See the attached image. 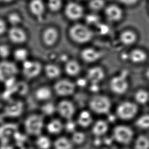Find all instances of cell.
<instances>
[{
	"label": "cell",
	"mask_w": 149,
	"mask_h": 149,
	"mask_svg": "<svg viewBox=\"0 0 149 149\" xmlns=\"http://www.w3.org/2000/svg\"><path fill=\"white\" fill-rule=\"evenodd\" d=\"M69 35L74 42L79 44L86 43L91 40L93 33L87 26L82 24L74 25L69 30Z\"/></svg>",
	"instance_id": "obj_1"
},
{
	"label": "cell",
	"mask_w": 149,
	"mask_h": 149,
	"mask_svg": "<svg viewBox=\"0 0 149 149\" xmlns=\"http://www.w3.org/2000/svg\"><path fill=\"white\" fill-rule=\"evenodd\" d=\"M89 107L94 113L98 114H107L111 107V102L108 97L104 95L95 96L90 100Z\"/></svg>",
	"instance_id": "obj_2"
},
{
	"label": "cell",
	"mask_w": 149,
	"mask_h": 149,
	"mask_svg": "<svg viewBox=\"0 0 149 149\" xmlns=\"http://www.w3.org/2000/svg\"><path fill=\"white\" fill-rule=\"evenodd\" d=\"M43 125V118L39 115H31L26 118L24 123L26 132L33 135H38L40 134Z\"/></svg>",
	"instance_id": "obj_3"
},
{
	"label": "cell",
	"mask_w": 149,
	"mask_h": 149,
	"mask_svg": "<svg viewBox=\"0 0 149 149\" xmlns=\"http://www.w3.org/2000/svg\"><path fill=\"white\" fill-rule=\"evenodd\" d=\"M133 136V131L126 126H118L113 130V137L119 143L128 144L131 142Z\"/></svg>",
	"instance_id": "obj_4"
},
{
	"label": "cell",
	"mask_w": 149,
	"mask_h": 149,
	"mask_svg": "<svg viewBox=\"0 0 149 149\" xmlns=\"http://www.w3.org/2000/svg\"><path fill=\"white\" fill-rule=\"evenodd\" d=\"M137 112L136 105L130 102L121 103L118 107L117 113L118 116L124 120L132 119Z\"/></svg>",
	"instance_id": "obj_5"
},
{
	"label": "cell",
	"mask_w": 149,
	"mask_h": 149,
	"mask_svg": "<svg viewBox=\"0 0 149 149\" xmlns=\"http://www.w3.org/2000/svg\"><path fill=\"white\" fill-rule=\"evenodd\" d=\"M75 85L67 79H61L54 85V90L56 94L61 96H67L74 92Z\"/></svg>",
	"instance_id": "obj_6"
},
{
	"label": "cell",
	"mask_w": 149,
	"mask_h": 149,
	"mask_svg": "<svg viewBox=\"0 0 149 149\" xmlns=\"http://www.w3.org/2000/svg\"><path fill=\"white\" fill-rule=\"evenodd\" d=\"M109 85L111 90L118 95L124 94L128 89V83L125 77L122 75L113 77L111 79Z\"/></svg>",
	"instance_id": "obj_7"
},
{
	"label": "cell",
	"mask_w": 149,
	"mask_h": 149,
	"mask_svg": "<svg viewBox=\"0 0 149 149\" xmlns=\"http://www.w3.org/2000/svg\"><path fill=\"white\" fill-rule=\"evenodd\" d=\"M42 70V65L36 61L26 60L23 63V72L29 79H33L38 76Z\"/></svg>",
	"instance_id": "obj_8"
},
{
	"label": "cell",
	"mask_w": 149,
	"mask_h": 149,
	"mask_svg": "<svg viewBox=\"0 0 149 149\" xmlns=\"http://www.w3.org/2000/svg\"><path fill=\"white\" fill-rule=\"evenodd\" d=\"M18 70L14 63L7 61L0 63V81H5L11 77H14Z\"/></svg>",
	"instance_id": "obj_9"
},
{
	"label": "cell",
	"mask_w": 149,
	"mask_h": 149,
	"mask_svg": "<svg viewBox=\"0 0 149 149\" xmlns=\"http://www.w3.org/2000/svg\"><path fill=\"white\" fill-rule=\"evenodd\" d=\"M56 111L61 116L69 120L74 114V105L69 101H61L56 107Z\"/></svg>",
	"instance_id": "obj_10"
},
{
	"label": "cell",
	"mask_w": 149,
	"mask_h": 149,
	"mask_svg": "<svg viewBox=\"0 0 149 149\" xmlns=\"http://www.w3.org/2000/svg\"><path fill=\"white\" fill-rule=\"evenodd\" d=\"M83 8L76 3H70L65 9V13L68 18L71 20H77L83 16Z\"/></svg>",
	"instance_id": "obj_11"
},
{
	"label": "cell",
	"mask_w": 149,
	"mask_h": 149,
	"mask_svg": "<svg viewBox=\"0 0 149 149\" xmlns=\"http://www.w3.org/2000/svg\"><path fill=\"white\" fill-rule=\"evenodd\" d=\"M105 73L103 69L99 66L92 67L87 73V78L93 84L100 83L104 78Z\"/></svg>",
	"instance_id": "obj_12"
},
{
	"label": "cell",
	"mask_w": 149,
	"mask_h": 149,
	"mask_svg": "<svg viewBox=\"0 0 149 149\" xmlns=\"http://www.w3.org/2000/svg\"><path fill=\"white\" fill-rule=\"evenodd\" d=\"M123 11L121 7L116 5L107 7L105 10V14L108 19L113 22H119L123 18Z\"/></svg>",
	"instance_id": "obj_13"
},
{
	"label": "cell",
	"mask_w": 149,
	"mask_h": 149,
	"mask_svg": "<svg viewBox=\"0 0 149 149\" xmlns=\"http://www.w3.org/2000/svg\"><path fill=\"white\" fill-rule=\"evenodd\" d=\"M23 111V103L20 101H17L7 106L5 109V113L8 117H18L22 113Z\"/></svg>",
	"instance_id": "obj_14"
},
{
	"label": "cell",
	"mask_w": 149,
	"mask_h": 149,
	"mask_svg": "<svg viewBox=\"0 0 149 149\" xmlns=\"http://www.w3.org/2000/svg\"><path fill=\"white\" fill-rule=\"evenodd\" d=\"M81 56V58L86 62L93 63L100 58L102 54L95 49L87 48L82 50Z\"/></svg>",
	"instance_id": "obj_15"
},
{
	"label": "cell",
	"mask_w": 149,
	"mask_h": 149,
	"mask_svg": "<svg viewBox=\"0 0 149 149\" xmlns=\"http://www.w3.org/2000/svg\"><path fill=\"white\" fill-rule=\"evenodd\" d=\"M58 31L54 28L47 29L43 34V41L45 45L48 47H52L54 45L58 39Z\"/></svg>",
	"instance_id": "obj_16"
},
{
	"label": "cell",
	"mask_w": 149,
	"mask_h": 149,
	"mask_svg": "<svg viewBox=\"0 0 149 149\" xmlns=\"http://www.w3.org/2000/svg\"><path fill=\"white\" fill-rule=\"evenodd\" d=\"M10 40L15 43H22L26 40V35L24 31L17 27H13L9 32Z\"/></svg>",
	"instance_id": "obj_17"
},
{
	"label": "cell",
	"mask_w": 149,
	"mask_h": 149,
	"mask_svg": "<svg viewBox=\"0 0 149 149\" xmlns=\"http://www.w3.org/2000/svg\"><path fill=\"white\" fill-rule=\"evenodd\" d=\"M121 42L125 45H130L135 42L137 36L135 33L131 30H126L121 33L120 36Z\"/></svg>",
	"instance_id": "obj_18"
},
{
	"label": "cell",
	"mask_w": 149,
	"mask_h": 149,
	"mask_svg": "<svg viewBox=\"0 0 149 149\" xmlns=\"http://www.w3.org/2000/svg\"><path fill=\"white\" fill-rule=\"evenodd\" d=\"M130 60L134 63H143L147 60V55L146 52L139 49H136L131 51L129 55Z\"/></svg>",
	"instance_id": "obj_19"
},
{
	"label": "cell",
	"mask_w": 149,
	"mask_h": 149,
	"mask_svg": "<svg viewBox=\"0 0 149 149\" xmlns=\"http://www.w3.org/2000/svg\"><path fill=\"white\" fill-rule=\"evenodd\" d=\"M31 11L35 16H42L45 11V5L41 0H33L30 5Z\"/></svg>",
	"instance_id": "obj_20"
},
{
	"label": "cell",
	"mask_w": 149,
	"mask_h": 149,
	"mask_svg": "<svg viewBox=\"0 0 149 149\" xmlns=\"http://www.w3.org/2000/svg\"><path fill=\"white\" fill-rule=\"evenodd\" d=\"M65 71L70 76H76L81 71V66L76 61L70 60L65 65Z\"/></svg>",
	"instance_id": "obj_21"
},
{
	"label": "cell",
	"mask_w": 149,
	"mask_h": 149,
	"mask_svg": "<svg viewBox=\"0 0 149 149\" xmlns=\"http://www.w3.org/2000/svg\"><path fill=\"white\" fill-rule=\"evenodd\" d=\"M93 119L90 113L87 111H82L79 115L77 119V123L83 127H87L91 125Z\"/></svg>",
	"instance_id": "obj_22"
},
{
	"label": "cell",
	"mask_w": 149,
	"mask_h": 149,
	"mask_svg": "<svg viewBox=\"0 0 149 149\" xmlns=\"http://www.w3.org/2000/svg\"><path fill=\"white\" fill-rule=\"evenodd\" d=\"M108 128L109 126L105 121L99 120L95 123L92 129V132L94 135L100 136L104 134Z\"/></svg>",
	"instance_id": "obj_23"
},
{
	"label": "cell",
	"mask_w": 149,
	"mask_h": 149,
	"mask_svg": "<svg viewBox=\"0 0 149 149\" xmlns=\"http://www.w3.org/2000/svg\"><path fill=\"white\" fill-rule=\"evenodd\" d=\"M52 95V91L47 87H40L35 92V97L38 100H47L50 98Z\"/></svg>",
	"instance_id": "obj_24"
},
{
	"label": "cell",
	"mask_w": 149,
	"mask_h": 149,
	"mask_svg": "<svg viewBox=\"0 0 149 149\" xmlns=\"http://www.w3.org/2000/svg\"><path fill=\"white\" fill-rule=\"evenodd\" d=\"M45 73L49 79H56L60 75L61 70L56 65L50 64L45 67Z\"/></svg>",
	"instance_id": "obj_25"
},
{
	"label": "cell",
	"mask_w": 149,
	"mask_h": 149,
	"mask_svg": "<svg viewBox=\"0 0 149 149\" xmlns=\"http://www.w3.org/2000/svg\"><path fill=\"white\" fill-rule=\"evenodd\" d=\"M62 123L58 119H54L50 121L47 125V130L52 134H58L63 129Z\"/></svg>",
	"instance_id": "obj_26"
},
{
	"label": "cell",
	"mask_w": 149,
	"mask_h": 149,
	"mask_svg": "<svg viewBox=\"0 0 149 149\" xmlns=\"http://www.w3.org/2000/svg\"><path fill=\"white\" fill-rule=\"evenodd\" d=\"M54 147L55 149H71L72 144L66 137H60L54 141Z\"/></svg>",
	"instance_id": "obj_27"
},
{
	"label": "cell",
	"mask_w": 149,
	"mask_h": 149,
	"mask_svg": "<svg viewBox=\"0 0 149 149\" xmlns=\"http://www.w3.org/2000/svg\"><path fill=\"white\" fill-rule=\"evenodd\" d=\"M135 149H149V139L145 135L138 136L135 142Z\"/></svg>",
	"instance_id": "obj_28"
},
{
	"label": "cell",
	"mask_w": 149,
	"mask_h": 149,
	"mask_svg": "<svg viewBox=\"0 0 149 149\" xmlns=\"http://www.w3.org/2000/svg\"><path fill=\"white\" fill-rule=\"evenodd\" d=\"M16 126L12 124H8L0 127V137H5L11 135L15 131Z\"/></svg>",
	"instance_id": "obj_29"
},
{
	"label": "cell",
	"mask_w": 149,
	"mask_h": 149,
	"mask_svg": "<svg viewBox=\"0 0 149 149\" xmlns=\"http://www.w3.org/2000/svg\"><path fill=\"white\" fill-rule=\"evenodd\" d=\"M135 99L139 104H146L149 100V93L145 90H139L135 94Z\"/></svg>",
	"instance_id": "obj_30"
},
{
	"label": "cell",
	"mask_w": 149,
	"mask_h": 149,
	"mask_svg": "<svg viewBox=\"0 0 149 149\" xmlns=\"http://www.w3.org/2000/svg\"><path fill=\"white\" fill-rule=\"evenodd\" d=\"M36 145L40 149H49L51 146V142L48 137L41 136L37 140Z\"/></svg>",
	"instance_id": "obj_31"
},
{
	"label": "cell",
	"mask_w": 149,
	"mask_h": 149,
	"mask_svg": "<svg viewBox=\"0 0 149 149\" xmlns=\"http://www.w3.org/2000/svg\"><path fill=\"white\" fill-rule=\"evenodd\" d=\"M136 125L140 129L149 128V115H143L136 121Z\"/></svg>",
	"instance_id": "obj_32"
},
{
	"label": "cell",
	"mask_w": 149,
	"mask_h": 149,
	"mask_svg": "<svg viewBox=\"0 0 149 149\" xmlns=\"http://www.w3.org/2000/svg\"><path fill=\"white\" fill-rule=\"evenodd\" d=\"M41 111L45 115L51 116L56 111V107H55L52 103H47L42 107Z\"/></svg>",
	"instance_id": "obj_33"
},
{
	"label": "cell",
	"mask_w": 149,
	"mask_h": 149,
	"mask_svg": "<svg viewBox=\"0 0 149 149\" xmlns=\"http://www.w3.org/2000/svg\"><path fill=\"white\" fill-rule=\"evenodd\" d=\"M14 57L17 60L19 61H25L28 56V51L24 49H16L14 54Z\"/></svg>",
	"instance_id": "obj_34"
},
{
	"label": "cell",
	"mask_w": 149,
	"mask_h": 149,
	"mask_svg": "<svg viewBox=\"0 0 149 149\" xmlns=\"http://www.w3.org/2000/svg\"><path fill=\"white\" fill-rule=\"evenodd\" d=\"M85 138L86 136L84 133L81 132H75L73 134L72 139L74 143L79 145L84 143Z\"/></svg>",
	"instance_id": "obj_35"
},
{
	"label": "cell",
	"mask_w": 149,
	"mask_h": 149,
	"mask_svg": "<svg viewBox=\"0 0 149 149\" xmlns=\"http://www.w3.org/2000/svg\"><path fill=\"white\" fill-rule=\"evenodd\" d=\"M104 6V2L103 0H92L90 3V8L95 10H100Z\"/></svg>",
	"instance_id": "obj_36"
},
{
	"label": "cell",
	"mask_w": 149,
	"mask_h": 149,
	"mask_svg": "<svg viewBox=\"0 0 149 149\" xmlns=\"http://www.w3.org/2000/svg\"><path fill=\"white\" fill-rule=\"evenodd\" d=\"M61 0H49V7L53 11H56L60 9L61 6Z\"/></svg>",
	"instance_id": "obj_37"
},
{
	"label": "cell",
	"mask_w": 149,
	"mask_h": 149,
	"mask_svg": "<svg viewBox=\"0 0 149 149\" xmlns=\"http://www.w3.org/2000/svg\"><path fill=\"white\" fill-rule=\"evenodd\" d=\"M8 20L11 24L13 26H16L19 23H20L21 22V18L18 14L15 13H13L9 15Z\"/></svg>",
	"instance_id": "obj_38"
},
{
	"label": "cell",
	"mask_w": 149,
	"mask_h": 149,
	"mask_svg": "<svg viewBox=\"0 0 149 149\" xmlns=\"http://www.w3.org/2000/svg\"><path fill=\"white\" fill-rule=\"evenodd\" d=\"M10 50L9 47L6 45H0V56L2 58H6L9 54Z\"/></svg>",
	"instance_id": "obj_39"
},
{
	"label": "cell",
	"mask_w": 149,
	"mask_h": 149,
	"mask_svg": "<svg viewBox=\"0 0 149 149\" xmlns=\"http://www.w3.org/2000/svg\"><path fill=\"white\" fill-rule=\"evenodd\" d=\"M119 1L124 5L128 6V7L135 6L139 1V0H119Z\"/></svg>",
	"instance_id": "obj_40"
},
{
	"label": "cell",
	"mask_w": 149,
	"mask_h": 149,
	"mask_svg": "<svg viewBox=\"0 0 149 149\" xmlns=\"http://www.w3.org/2000/svg\"><path fill=\"white\" fill-rule=\"evenodd\" d=\"M86 20H87V22L90 24H95L98 22L99 17L95 15H93V14L89 15L88 16H87Z\"/></svg>",
	"instance_id": "obj_41"
},
{
	"label": "cell",
	"mask_w": 149,
	"mask_h": 149,
	"mask_svg": "<svg viewBox=\"0 0 149 149\" xmlns=\"http://www.w3.org/2000/svg\"><path fill=\"white\" fill-rule=\"evenodd\" d=\"M70 120H69V121L67 123L66 125V129H67V131L71 132V131H73L74 130L75 124Z\"/></svg>",
	"instance_id": "obj_42"
},
{
	"label": "cell",
	"mask_w": 149,
	"mask_h": 149,
	"mask_svg": "<svg viewBox=\"0 0 149 149\" xmlns=\"http://www.w3.org/2000/svg\"><path fill=\"white\" fill-rule=\"evenodd\" d=\"M14 81H15V79H14V77H11L10 79H7L5 81L6 87H7L9 89L10 88L14 87L13 86H14Z\"/></svg>",
	"instance_id": "obj_43"
},
{
	"label": "cell",
	"mask_w": 149,
	"mask_h": 149,
	"mask_svg": "<svg viewBox=\"0 0 149 149\" xmlns=\"http://www.w3.org/2000/svg\"><path fill=\"white\" fill-rule=\"evenodd\" d=\"M6 30L5 22L2 19H0V35L3 34Z\"/></svg>",
	"instance_id": "obj_44"
},
{
	"label": "cell",
	"mask_w": 149,
	"mask_h": 149,
	"mask_svg": "<svg viewBox=\"0 0 149 149\" xmlns=\"http://www.w3.org/2000/svg\"><path fill=\"white\" fill-rule=\"evenodd\" d=\"M12 1H13V0H0V1H1V2H5V3H7V2H11Z\"/></svg>",
	"instance_id": "obj_45"
},
{
	"label": "cell",
	"mask_w": 149,
	"mask_h": 149,
	"mask_svg": "<svg viewBox=\"0 0 149 149\" xmlns=\"http://www.w3.org/2000/svg\"><path fill=\"white\" fill-rule=\"evenodd\" d=\"M146 76H147V79H148V80L149 81V68L148 69V70L147 71Z\"/></svg>",
	"instance_id": "obj_46"
},
{
	"label": "cell",
	"mask_w": 149,
	"mask_h": 149,
	"mask_svg": "<svg viewBox=\"0 0 149 149\" xmlns=\"http://www.w3.org/2000/svg\"></svg>",
	"instance_id": "obj_47"
}]
</instances>
